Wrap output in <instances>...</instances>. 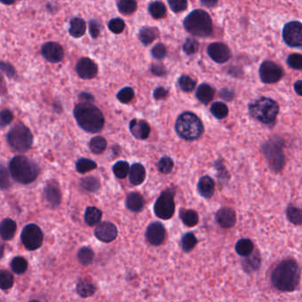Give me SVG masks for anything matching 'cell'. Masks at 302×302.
I'll return each instance as SVG.
<instances>
[{"label": "cell", "mask_w": 302, "mask_h": 302, "mask_svg": "<svg viewBox=\"0 0 302 302\" xmlns=\"http://www.w3.org/2000/svg\"><path fill=\"white\" fill-rule=\"evenodd\" d=\"M271 284L276 290L289 293L298 287L301 282V268L294 259H285L276 265L270 276Z\"/></svg>", "instance_id": "obj_1"}, {"label": "cell", "mask_w": 302, "mask_h": 302, "mask_svg": "<svg viewBox=\"0 0 302 302\" xmlns=\"http://www.w3.org/2000/svg\"><path fill=\"white\" fill-rule=\"evenodd\" d=\"M74 116L79 127L88 133L101 132L105 124V119L101 110L91 103H80L75 105Z\"/></svg>", "instance_id": "obj_2"}, {"label": "cell", "mask_w": 302, "mask_h": 302, "mask_svg": "<svg viewBox=\"0 0 302 302\" xmlns=\"http://www.w3.org/2000/svg\"><path fill=\"white\" fill-rule=\"evenodd\" d=\"M9 170L13 179L22 184H31L39 175L38 165L30 158L18 155L12 159L9 164Z\"/></svg>", "instance_id": "obj_3"}, {"label": "cell", "mask_w": 302, "mask_h": 302, "mask_svg": "<svg viewBox=\"0 0 302 302\" xmlns=\"http://www.w3.org/2000/svg\"><path fill=\"white\" fill-rule=\"evenodd\" d=\"M184 27L190 34L200 37H208L214 31L210 15L202 9L189 13L184 20Z\"/></svg>", "instance_id": "obj_4"}, {"label": "cell", "mask_w": 302, "mask_h": 302, "mask_svg": "<svg viewBox=\"0 0 302 302\" xmlns=\"http://www.w3.org/2000/svg\"><path fill=\"white\" fill-rule=\"evenodd\" d=\"M175 132L184 140H196L204 132L201 120L192 112H184L180 114L175 122Z\"/></svg>", "instance_id": "obj_5"}, {"label": "cell", "mask_w": 302, "mask_h": 302, "mask_svg": "<svg viewBox=\"0 0 302 302\" xmlns=\"http://www.w3.org/2000/svg\"><path fill=\"white\" fill-rule=\"evenodd\" d=\"M250 114L260 123L272 125L279 113V105L270 98L262 97L251 102L248 106Z\"/></svg>", "instance_id": "obj_6"}, {"label": "cell", "mask_w": 302, "mask_h": 302, "mask_svg": "<svg viewBox=\"0 0 302 302\" xmlns=\"http://www.w3.org/2000/svg\"><path fill=\"white\" fill-rule=\"evenodd\" d=\"M285 141L278 136H274L265 142L262 146L263 155L269 168L275 173L280 172L285 165L284 153Z\"/></svg>", "instance_id": "obj_7"}, {"label": "cell", "mask_w": 302, "mask_h": 302, "mask_svg": "<svg viewBox=\"0 0 302 302\" xmlns=\"http://www.w3.org/2000/svg\"><path fill=\"white\" fill-rule=\"evenodd\" d=\"M9 146L16 152L25 153L31 149L33 145V135L30 129L24 124L18 123L10 131L7 136Z\"/></svg>", "instance_id": "obj_8"}, {"label": "cell", "mask_w": 302, "mask_h": 302, "mask_svg": "<svg viewBox=\"0 0 302 302\" xmlns=\"http://www.w3.org/2000/svg\"><path fill=\"white\" fill-rule=\"evenodd\" d=\"M175 193L168 189L160 195L154 204V214L162 220L170 219L175 214V205L174 201Z\"/></svg>", "instance_id": "obj_9"}, {"label": "cell", "mask_w": 302, "mask_h": 302, "mask_svg": "<svg viewBox=\"0 0 302 302\" xmlns=\"http://www.w3.org/2000/svg\"><path fill=\"white\" fill-rule=\"evenodd\" d=\"M21 239L26 249L34 251L43 245L44 233L36 224H28L22 230Z\"/></svg>", "instance_id": "obj_10"}, {"label": "cell", "mask_w": 302, "mask_h": 302, "mask_svg": "<svg viewBox=\"0 0 302 302\" xmlns=\"http://www.w3.org/2000/svg\"><path fill=\"white\" fill-rule=\"evenodd\" d=\"M283 39L292 48L302 49V22L292 21L283 29Z\"/></svg>", "instance_id": "obj_11"}, {"label": "cell", "mask_w": 302, "mask_h": 302, "mask_svg": "<svg viewBox=\"0 0 302 302\" xmlns=\"http://www.w3.org/2000/svg\"><path fill=\"white\" fill-rule=\"evenodd\" d=\"M259 75L263 83L271 84L280 81L284 75V69L276 62L266 61L260 67Z\"/></svg>", "instance_id": "obj_12"}, {"label": "cell", "mask_w": 302, "mask_h": 302, "mask_svg": "<svg viewBox=\"0 0 302 302\" xmlns=\"http://www.w3.org/2000/svg\"><path fill=\"white\" fill-rule=\"evenodd\" d=\"M207 54L209 57L219 64H224L229 62L232 58V52L226 44L220 42H215L208 45Z\"/></svg>", "instance_id": "obj_13"}, {"label": "cell", "mask_w": 302, "mask_h": 302, "mask_svg": "<svg viewBox=\"0 0 302 302\" xmlns=\"http://www.w3.org/2000/svg\"><path fill=\"white\" fill-rule=\"evenodd\" d=\"M41 53L43 57L52 63L62 62L64 58V50L55 42H47L42 46Z\"/></svg>", "instance_id": "obj_14"}, {"label": "cell", "mask_w": 302, "mask_h": 302, "mask_svg": "<svg viewBox=\"0 0 302 302\" xmlns=\"http://www.w3.org/2000/svg\"><path fill=\"white\" fill-rule=\"evenodd\" d=\"M118 234L117 228L110 222H103L95 229V236L99 240L104 243H110L114 241Z\"/></svg>", "instance_id": "obj_15"}, {"label": "cell", "mask_w": 302, "mask_h": 302, "mask_svg": "<svg viewBox=\"0 0 302 302\" xmlns=\"http://www.w3.org/2000/svg\"><path fill=\"white\" fill-rule=\"evenodd\" d=\"M165 236H166L165 228L159 222L152 223L147 227L145 232L146 239L151 245H162L165 239Z\"/></svg>", "instance_id": "obj_16"}, {"label": "cell", "mask_w": 302, "mask_h": 302, "mask_svg": "<svg viewBox=\"0 0 302 302\" xmlns=\"http://www.w3.org/2000/svg\"><path fill=\"white\" fill-rule=\"evenodd\" d=\"M76 72L81 78H94L98 74V66L91 59L83 58L76 64Z\"/></svg>", "instance_id": "obj_17"}, {"label": "cell", "mask_w": 302, "mask_h": 302, "mask_svg": "<svg viewBox=\"0 0 302 302\" xmlns=\"http://www.w3.org/2000/svg\"><path fill=\"white\" fill-rule=\"evenodd\" d=\"M215 219L220 227L231 229L234 227L236 223V212L231 207L224 206L220 208L215 215Z\"/></svg>", "instance_id": "obj_18"}, {"label": "cell", "mask_w": 302, "mask_h": 302, "mask_svg": "<svg viewBox=\"0 0 302 302\" xmlns=\"http://www.w3.org/2000/svg\"><path fill=\"white\" fill-rule=\"evenodd\" d=\"M44 196L49 204L53 207L60 206L62 202V193L59 184L55 181H49L44 188Z\"/></svg>", "instance_id": "obj_19"}, {"label": "cell", "mask_w": 302, "mask_h": 302, "mask_svg": "<svg viewBox=\"0 0 302 302\" xmlns=\"http://www.w3.org/2000/svg\"><path fill=\"white\" fill-rule=\"evenodd\" d=\"M130 132L137 139L144 140L149 136L151 130L149 124L144 120L133 119L130 123Z\"/></svg>", "instance_id": "obj_20"}, {"label": "cell", "mask_w": 302, "mask_h": 302, "mask_svg": "<svg viewBox=\"0 0 302 302\" xmlns=\"http://www.w3.org/2000/svg\"><path fill=\"white\" fill-rule=\"evenodd\" d=\"M215 181L209 175H204L201 177L198 183V191L202 197L210 199L215 193Z\"/></svg>", "instance_id": "obj_21"}, {"label": "cell", "mask_w": 302, "mask_h": 302, "mask_svg": "<svg viewBox=\"0 0 302 302\" xmlns=\"http://www.w3.org/2000/svg\"><path fill=\"white\" fill-rule=\"evenodd\" d=\"M262 264V258L258 251H255L253 254L245 257L242 262L243 269L247 273L257 271Z\"/></svg>", "instance_id": "obj_22"}, {"label": "cell", "mask_w": 302, "mask_h": 302, "mask_svg": "<svg viewBox=\"0 0 302 302\" xmlns=\"http://www.w3.org/2000/svg\"><path fill=\"white\" fill-rule=\"evenodd\" d=\"M215 91L207 83H202L197 89L196 97L200 102H201L204 105L209 104V102L213 101L215 97Z\"/></svg>", "instance_id": "obj_23"}, {"label": "cell", "mask_w": 302, "mask_h": 302, "mask_svg": "<svg viewBox=\"0 0 302 302\" xmlns=\"http://www.w3.org/2000/svg\"><path fill=\"white\" fill-rule=\"evenodd\" d=\"M145 175L146 172L145 167L140 163H134L130 171L129 179L133 185H139L145 181Z\"/></svg>", "instance_id": "obj_24"}, {"label": "cell", "mask_w": 302, "mask_h": 302, "mask_svg": "<svg viewBox=\"0 0 302 302\" xmlns=\"http://www.w3.org/2000/svg\"><path fill=\"white\" fill-rule=\"evenodd\" d=\"M125 205L129 210L135 212V213L140 212L144 207V199L140 193H130L126 198Z\"/></svg>", "instance_id": "obj_25"}, {"label": "cell", "mask_w": 302, "mask_h": 302, "mask_svg": "<svg viewBox=\"0 0 302 302\" xmlns=\"http://www.w3.org/2000/svg\"><path fill=\"white\" fill-rule=\"evenodd\" d=\"M17 230L16 223L10 218H5L2 221L0 233L4 240H11L13 238Z\"/></svg>", "instance_id": "obj_26"}, {"label": "cell", "mask_w": 302, "mask_h": 302, "mask_svg": "<svg viewBox=\"0 0 302 302\" xmlns=\"http://www.w3.org/2000/svg\"><path fill=\"white\" fill-rule=\"evenodd\" d=\"M157 28H153V27H144L141 29L138 33V38L140 40L141 43L145 46L152 44L153 41L157 38Z\"/></svg>", "instance_id": "obj_27"}, {"label": "cell", "mask_w": 302, "mask_h": 302, "mask_svg": "<svg viewBox=\"0 0 302 302\" xmlns=\"http://www.w3.org/2000/svg\"><path fill=\"white\" fill-rule=\"evenodd\" d=\"M235 250L238 255L242 257H247L254 253V243L248 238H242L236 242Z\"/></svg>", "instance_id": "obj_28"}, {"label": "cell", "mask_w": 302, "mask_h": 302, "mask_svg": "<svg viewBox=\"0 0 302 302\" xmlns=\"http://www.w3.org/2000/svg\"><path fill=\"white\" fill-rule=\"evenodd\" d=\"M102 218V212L95 206H89L84 213V221L89 226L100 224Z\"/></svg>", "instance_id": "obj_29"}, {"label": "cell", "mask_w": 302, "mask_h": 302, "mask_svg": "<svg viewBox=\"0 0 302 302\" xmlns=\"http://www.w3.org/2000/svg\"><path fill=\"white\" fill-rule=\"evenodd\" d=\"M86 31V23L81 18H74L70 22L69 34L75 38H78L84 35Z\"/></svg>", "instance_id": "obj_30"}, {"label": "cell", "mask_w": 302, "mask_h": 302, "mask_svg": "<svg viewBox=\"0 0 302 302\" xmlns=\"http://www.w3.org/2000/svg\"><path fill=\"white\" fill-rule=\"evenodd\" d=\"M76 292L81 297L88 298L96 293V286L93 285L91 281L83 279V280L79 281L77 283Z\"/></svg>", "instance_id": "obj_31"}, {"label": "cell", "mask_w": 302, "mask_h": 302, "mask_svg": "<svg viewBox=\"0 0 302 302\" xmlns=\"http://www.w3.org/2000/svg\"><path fill=\"white\" fill-rule=\"evenodd\" d=\"M180 218L183 224L187 227H194L199 223V215L197 212L192 209H182L180 212Z\"/></svg>", "instance_id": "obj_32"}, {"label": "cell", "mask_w": 302, "mask_h": 302, "mask_svg": "<svg viewBox=\"0 0 302 302\" xmlns=\"http://www.w3.org/2000/svg\"><path fill=\"white\" fill-rule=\"evenodd\" d=\"M286 217L294 225H302V208L290 205L286 208Z\"/></svg>", "instance_id": "obj_33"}, {"label": "cell", "mask_w": 302, "mask_h": 302, "mask_svg": "<svg viewBox=\"0 0 302 302\" xmlns=\"http://www.w3.org/2000/svg\"><path fill=\"white\" fill-rule=\"evenodd\" d=\"M148 11H149L150 14L152 15V17L154 19H162L166 16V6L163 3L159 2V1L152 2L148 6Z\"/></svg>", "instance_id": "obj_34"}, {"label": "cell", "mask_w": 302, "mask_h": 302, "mask_svg": "<svg viewBox=\"0 0 302 302\" xmlns=\"http://www.w3.org/2000/svg\"><path fill=\"white\" fill-rule=\"evenodd\" d=\"M210 112L215 118L223 120L227 117L229 114V108L224 103L218 101V102H215L213 105H211Z\"/></svg>", "instance_id": "obj_35"}, {"label": "cell", "mask_w": 302, "mask_h": 302, "mask_svg": "<svg viewBox=\"0 0 302 302\" xmlns=\"http://www.w3.org/2000/svg\"><path fill=\"white\" fill-rule=\"evenodd\" d=\"M80 185L86 192L95 193L101 187V183L99 179L94 176H87L81 180Z\"/></svg>", "instance_id": "obj_36"}, {"label": "cell", "mask_w": 302, "mask_h": 302, "mask_svg": "<svg viewBox=\"0 0 302 302\" xmlns=\"http://www.w3.org/2000/svg\"><path fill=\"white\" fill-rule=\"evenodd\" d=\"M11 268L14 274L22 275L25 273L28 268V262L22 256H16L11 262Z\"/></svg>", "instance_id": "obj_37"}, {"label": "cell", "mask_w": 302, "mask_h": 302, "mask_svg": "<svg viewBox=\"0 0 302 302\" xmlns=\"http://www.w3.org/2000/svg\"><path fill=\"white\" fill-rule=\"evenodd\" d=\"M106 140L103 136H97L90 142V149L95 154H101L106 149Z\"/></svg>", "instance_id": "obj_38"}, {"label": "cell", "mask_w": 302, "mask_h": 302, "mask_svg": "<svg viewBox=\"0 0 302 302\" xmlns=\"http://www.w3.org/2000/svg\"><path fill=\"white\" fill-rule=\"evenodd\" d=\"M117 7L120 13L129 15L136 11L137 4L134 0H120L117 2Z\"/></svg>", "instance_id": "obj_39"}, {"label": "cell", "mask_w": 302, "mask_h": 302, "mask_svg": "<svg viewBox=\"0 0 302 302\" xmlns=\"http://www.w3.org/2000/svg\"><path fill=\"white\" fill-rule=\"evenodd\" d=\"M77 259H78L79 263L82 265H89L92 263L93 259H94V252L91 249L90 247L84 246L80 248L77 253Z\"/></svg>", "instance_id": "obj_40"}, {"label": "cell", "mask_w": 302, "mask_h": 302, "mask_svg": "<svg viewBox=\"0 0 302 302\" xmlns=\"http://www.w3.org/2000/svg\"><path fill=\"white\" fill-rule=\"evenodd\" d=\"M76 170L78 171L81 174H85L89 171L93 170L97 168L96 162H93L90 159L86 158H81L76 162L75 164Z\"/></svg>", "instance_id": "obj_41"}, {"label": "cell", "mask_w": 302, "mask_h": 302, "mask_svg": "<svg viewBox=\"0 0 302 302\" xmlns=\"http://www.w3.org/2000/svg\"><path fill=\"white\" fill-rule=\"evenodd\" d=\"M197 243V237L192 232L185 233L184 236H182V240H181L182 248L186 253L191 252L196 246Z\"/></svg>", "instance_id": "obj_42"}, {"label": "cell", "mask_w": 302, "mask_h": 302, "mask_svg": "<svg viewBox=\"0 0 302 302\" xmlns=\"http://www.w3.org/2000/svg\"><path fill=\"white\" fill-rule=\"evenodd\" d=\"M130 171L131 169H130L129 163L124 161L116 162L113 167V172H114V175L120 179L125 178L128 174L130 173Z\"/></svg>", "instance_id": "obj_43"}, {"label": "cell", "mask_w": 302, "mask_h": 302, "mask_svg": "<svg viewBox=\"0 0 302 302\" xmlns=\"http://www.w3.org/2000/svg\"><path fill=\"white\" fill-rule=\"evenodd\" d=\"M178 84L182 91L190 92L193 91L196 86V81L188 75H182L178 79Z\"/></svg>", "instance_id": "obj_44"}, {"label": "cell", "mask_w": 302, "mask_h": 302, "mask_svg": "<svg viewBox=\"0 0 302 302\" xmlns=\"http://www.w3.org/2000/svg\"><path fill=\"white\" fill-rule=\"evenodd\" d=\"M157 167L158 169L162 174H168L174 168V162L171 158L164 156L158 162Z\"/></svg>", "instance_id": "obj_45"}, {"label": "cell", "mask_w": 302, "mask_h": 302, "mask_svg": "<svg viewBox=\"0 0 302 302\" xmlns=\"http://www.w3.org/2000/svg\"><path fill=\"white\" fill-rule=\"evenodd\" d=\"M14 283L13 274L7 270H2L0 275V286L1 289H10Z\"/></svg>", "instance_id": "obj_46"}, {"label": "cell", "mask_w": 302, "mask_h": 302, "mask_svg": "<svg viewBox=\"0 0 302 302\" xmlns=\"http://www.w3.org/2000/svg\"><path fill=\"white\" fill-rule=\"evenodd\" d=\"M134 96H135V93H134L133 89L131 87L123 88L117 93L118 101L123 104L130 103L133 100Z\"/></svg>", "instance_id": "obj_47"}, {"label": "cell", "mask_w": 302, "mask_h": 302, "mask_svg": "<svg viewBox=\"0 0 302 302\" xmlns=\"http://www.w3.org/2000/svg\"><path fill=\"white\" fill-rule=\"evenodd\" d=\"M287 64L288 66L295 69V70H302V55L299 53H293L290 54L289 57L287 58Z\"/></svg>", "instance_id": "obj_48"}, {"label": "cell", "mask_w": 302, "mask_h": 302, "mask_svg": "<svg viewBox=\"0 0 302 302\" xmlns=\"http://www.w3.org/2000/svg\"><path fill=\"white\" fill-rule=\"evenodd\" d=\"M108 28L111 32H113L114 34H120L124 31L125 23L122 19L114 18L108 22Z\"/></svg>", "instance_id": "obj_49"}, {"label": "cell", "mask_w": 302, "mask_h": 302, "mask_svg": "<svg viewBox=\"0 0 302 302\" xmlns=\"http://www.w3.org/2000/svg\"><path fill=\"white\" fill-rule=\"evenodd\" d=\"M183 50L187 55H193L197 53L199 50V43L197 40L193 38H187L183 45Z\"/></svg>", "instance_id": "obj_50"}, {"label": "cell", "mask_w": 302, "mask_h": 302, "mask_svg": "<svg viewBox=\"0 0 302 302\" xmlns=\"http://www.w3.org/2000/svg\"><path fill=\"white\" fill-rule=\"evenodd\" d=\"M168 4L174 13H181L186 10L188 3L186 0H169Z\"/></svg>", "instance_id": "obj_51"}, {"label": "cell", "mask_w": 302, "mask_h": 302, "mask_svg": "<svg viewBox=\"0 0 302 302\" xmlns=\"http://www.w3.org/2000/svg\"><path fill=\"white\" fill-rule=\"evenodd\" d=\"M151 53L153 55V58H155L156 60H162L166 57L167 49L166 46L163 44H157L153 46V48L151 51Z\"/></svg>", "instance_id": "obj_52"}, {"label": "cell", "mask_w": 302, "mask_h": 302, "mask_svg": "<svg viewBox=\"0 0 302 302\" xmlns=\"http://www.w3.org/2000/svg\"><path fill=\"white\" fill-rule=\"evenodd\" d=\"M215 167L216 170H217V173H218V178L221 180V182H228L230 179V175H229L227 169L225 168L224 164H222L218 161V162H215Z\"/></svg>", "instance_id": "obj_53"}, {"label": "cell", "mask_w": 302, "mask_h": 302, "mask_svg": "<svg viewBox=\"0 0 302 302\" xmlns=\"http://www.w3.org/2000/svg\"><path fill=\"white\" fill-rule=\"evenodd\" d=\"M89 30H90V34L92 35V38H97L101 34V23L96 20H92L89 23Z\"/></svg>", "instance_id": "obj_54"}, {"label": "cell", "mask_w": 302, "mask_h": 302, "mask_svg": "<svg viewBox=\"0 0 302 302\" xmlns=\"http://www.w3.org/2000/svg\"><path fill=\"white\" fill-rule=\"evenodd\" d=\"M0 116H1V127L2 128L10 124L13 120V113L7 109L2 110L0 113Z\"/></svg>", "instance_id": "obj_55"}, {"label": "cell", "mask_w": 302, "mask_h": 302, "mask_svg": "<svg viewBox=\"0 0 302 302\" xmlns=\"http://www.w3.org/2000/svg\"><path fill=\"white\" fill-rule=\"evenodd\" d=\"M220 97L224 99V101H232L235 98V93L229 88H224L220 92Z\"/></svg>", "instance_id": "obj_56"}, {"label": "cell", "mask_w": 302, "mask_h": 302, "mask_svg": "<svg viewBox=\"0 0 302 302\" xmlns=\"http://www.w3.org/2000/svg\"><path fill=\"white\" fill-rule=\"evenodd\" d=\"M168 94V91L166 90L165 88L158 87L154 90L153 92V98L156 100V101H160L162 99H165Z\"/></svg>", "instance_id": "obj_57"}, {"label": "cell", "mask_w": 302, "mask_h": 302, "mask_svg": "<svg viewBox=\"0 0 302 302\" xmlns=\"http://www.w3.org/2000/svg\"><path fill=\"white\" fill-rule=\"evenodd\" d=\"M10 186V182H9L8 173L5 170L4 167H2V170H1V188L2 190L8 188Z\"/></svg>", "instance_id": "obj_58"}, {"label": "cell", "mask_w": 302, "mask_h": 302, "mask_svg": "<svg viewBox=\"0 0 302 302\" xmlns=\"http://www.w3.org/2000/svg\"><path fill=\"white\" fill-rule=\"evenodd\" d=\"M1 68H2V70H3L4 74L7 75V76H9V77H13L14 75H15V69H14V67H13L12 65H10L9 63L2 62V63H1Z\"/></svg>", "instance_id": "obj_59"}, {"label": "cell", "mask_w": 302, "mask_h": 302, "mask_svg": "<svg viewBox=\"0 0 302 302\" xmlns=\"http://www.w3.org/2000/svg\"><path fill=\"white\" fill-rule=\"evenodd\" d=\"M151 71L153 75L157 76H162L166 74V68L160 64H153L151 67Z\"/></svg>", "instance_id": "obj_60"}, {"label": "cell", "mask_w": 302, "mask_h": 302, "mask_svg": "<svg viewBox=\"0 0 302 302\" xmlns=\"http://www.w3.org/2000/svg\"><path fill=\"white\" fill-rule=\"evenodd\" d=\"M78 98L82 101H86V103L94 101V97L92 96V94L89 93V92H81L79 94Z\"/></svg>", "instance_id": "obj_61"}, {"label": "cell", "mask_w": 302, "mask_h": 302, "mask_svg": "<svg viewBox=\"0 0 302 302\" xmlns=\"http://www.w3.org/2000/svg\"><path fill=\"white\" fill-rule=\"evenodd\" d=\"M294 88L295 92L300 96H302V80H299L297 82H295Z\"/></svg>", "instance_id": "obj_62"}, {"label": "cell", "mask_w": 302, "mask_h": 302, "mask_svg": "<svg viewBox=\"0 0 302 302\" xmlns=\"http://www.w3.org/2000/svg\"><path fill=\"white\" fill-rule=\"evenodd\" d=\"M201 3L203 5H206V7H214L217 4V1H201Z\"/></svg>", "instance_id": "obj_63"}, {"label": "cell", "mask_w": 302, "mask_h": 302, "mask_svg": "<svg viewBox=\"0 0 302 302\" xmlns=\"http://www.w3.org/2000/svg\"><path fill=\"white\" fill-rule=\"evenodd\" d=\"M38 302V301H35V300H34V301H31V302Z\"/></svg>", "instance_id": "obj_64"}]
</instances>
